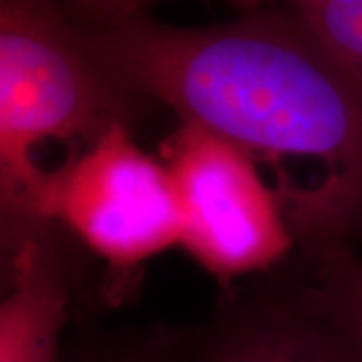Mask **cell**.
Masks as SVG:
<instances>
[{
	"mask_svg": "<svg viewBox=\"0 0 362 362\" xmlns=\"http://www.w3.org/2000/svg\"><path fill=\"white\" fill-rule=\"evenodd\" d=\"M69 16L121 90L156 97L280 180L292 161L322 169V242L362 218V89L290 18L247 14L206 28L163 25L135 4Z\"/></svg>",
	"mask_w": 362,
	"mask_h": 362,
	"instance_id": "cell-1",
	"label": "cell"
},
{
	"mask_svg": "<svg viewBox=\"0 0 362 362\" xmlns=\"http://www.w3.org/2000/svg\"><path fill=\"white\" fill-rule=\"evenodd\" d=\"M121 90L81 45L69 16L40 2L0 4V194L16 244L37 238L45 141L97 139L119 123Z\"/></svg>",
	"mask_w": 362,
	"mask_h": 362,
	"instance_id": "cell-2",
	"label": "cell"
},
{
	"mask_svg": "<svg viewBox=\"0 0 362 362\" xmlns=\"http://www.w3.org/2000/svg\"><path fill=\"white\" fill-rule=\"evenodd\" d=\"M35 221H61L113 266H135L181 244V214L165 163L119 121L87 151L47 171Z\"/></svg>",
	"mask_w": 362,
	"mask_h": 362,
	"instance_id": "cell-3",
	"label": "cell"
},
{
	"mask_svg": "<svg viewBox=\"0 0 362 362\" xmlns=\"http://www.w3.org/2000/svg\"><path fill=\"white\" fill-rule=\"evenodd\" d=\"M181 214V246L220 278L262 270L290 250L282 202L256 161L230 141L183 123L165 143Z\"/></svg>",
	"mask_w": 362,
	"mask_h": 362,
	"instance_id": "cell-4",
	"label": "cell"
},
{
	"mask_svg": "<svg viewBox=\"0 0 362 362\" xmlns=\"http://www.w3.org/2000/svg\"><path fill=\"white\" fill-rule=\"evenodd\" d=\"M14 282L0 306V362H57L66 290L57 266L30 238L16 246Z\"/></svg>",
	"mask_w": 362,
	"mask_h": 362,
	"instance_id": "cell-5",
	"label": "cell"
},
{
	"mask_svg": "<svg viewBox=\"0 0 362 362\" xmlns=\"http://www.w3.org/2000/svg\"><path fill=\"white\" fill-rule=\"evenodd\" d=\"M207 362H361L342 342L302 326H266L233 337Z\"/></svg>",
	"mask_w": 362,
	"mask_h": 362,
	"instance_id": "cell-6",
	"label": "cell"
},
{
	"mask_svg": "<svg viewBox=\"0 0 362 362\" xmlns=\"http://www.w3.org/2000/svg\"><path fill=\"white\" fill-rule=\"evenodd\" d=\"M292 16L362 89V0H306Z\"/></svg>",
	"mask_w": 362,
	"mask_h": 362,
	"instance_id": "cell-7",
	"label": "cell"
},
{
	"mask_svg": "<svg viewBox=\"0 0 362 362\" xmlns=\"http://www.w3.org/2000/svg\"><path fill=\"white\" fill-rule=\"evenodd\" d=\"M320 300L340 340L362 362V259L346 247L324 246Z\"/></svg>",
	"mask_w": 362,
	"mask_h": 362,
	"instance_id": "cell-8",
	"label": "cell"
}]
</instances>
